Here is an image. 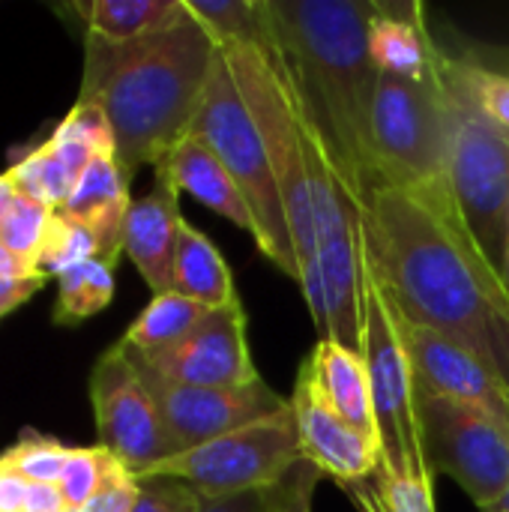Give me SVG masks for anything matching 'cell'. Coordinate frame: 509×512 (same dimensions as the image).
Returning a JSON list of instances; mask_svg holds the SVG:
<instances>
[{
    "mask_svg": "<svg viewBox=\"0 0 509 512\" xmlns=\"http://www.w3.org/2000/svg\"><path fill=\"white\" fill-rule=\"evenodd\" d=\"M174 291L207 309H222L240 297L222 252L213 246V240L204 231H198L186 219L180 222V234H177Z\"/></svg>",
    "mask_w": 509,
    "mask_h": 512,
    "instance_id": "cell-22",
    "label": "cell"
},
{
    "mask_svg": "<svg viewBox=\"0 0 509 512\" xmlns=\"http://www.w3.org/2000/svg\"><path fill=\"white\" fill-rule=\"evenodd\" d=\"M369 54L378 72L423 81L438 54L423 6L378 3L375 18L369 24Z\"/></svg>",
    "mask_w": 509,
    "mask_h": 512,
    "instance_id": "cell-20",
    "label": "cell"
},
{
    "mask_svg": "<svg viewBox=\"0 0 509 512\" xmlns=\"http://www.w3.org/2000/svg\"><path fill=\"white\" fill-rule=\"evenodd\" d=\"M129 207H132L129 180L117 156H96L84 168L81 180L75 183L60 213L87 225L99 240L102 261L117 267V258L123 255V225H126Z\"/></svg>",
    "mask_w": 509,
    "mask_h": 512,
    "instance_id": "cell-18",
    "label": "cell"
},
{
    "mask_svg": "<svg viewBox=\"0 0 509 512\" xmlns=\"http://www.w3.org/2000/svg\"><path fill=\"white\" fill-rule=\"evenodd\" d=\"M450 129V183L471 237L504 276L509 246V132L477 105L462 60L438 54Z\"/></svg>",
    "mask_w": 509,
    "mask_h": 512,
    "instance_id": "cell-5",
    "label": "cell"
},
{
    "mask_svg": "<svg viewBox=\"0 0 509 512\" xmlns=\"http://www.w3.org/2000/svg\"><path fill=\"white\" fill-rule=\"evenodd\" d=\"M186 6L216 45L270 39L267 0H186Z\"/></svg>",
    "mask_w": 509,
    "mask_h": 512,
    "instance_id": "cell-26",
    "label": "cell"
},
{
    "mask_svg": "<svg viewBox=\"0 0 509 512\" xmlns=\"http://www.w3.org/2000/svg\"><path fill=\"white\" fill-rule=\"evenodd\" d=\"M54 210H48L45 204L15 192L3 222H0V243L15 252L18 258H24L27 264L36 267V258H39V249H42V240H45V231H48V222H51Z\"/></svg>",
    "mask_w": 509,
    "mask_h": 512,
    "instance_id": "cell-29",
    "label": "cell"
},
{
    "mask_svg": "<svg viewBox=\"0 0 509 512\" xmlns=\"http://www.w3.org/2000/svg\"><path fill=\"white\" fill-rule=\"evenodd\" d=\"M273 501H276V489H261L231 498H204L198 512H273Z\"/></svg>",
    "mask_w": 509,
    "mask_h": 512,
    "instance_id": "cell-37",
    "label": "cell"
},
{
    "mask_svg": "<svg viewBox=\"0 0 509 512\" xmlns=\"http://www.w3.org/2000/svg\"><path fill=\"white\" fill-rule=\"evenodd\" d=\"M69 453H72V447L60 444L57 438H48L36 429H24L21 438L9 450H3L0 462L9 465L12 471H18L30 483L57 486Z\"/></svg>",
    "mask_w": 509,
    "mask_h": 512,
    "instance_id": "cell-28",
    "label": "cell"
},
{
    "mask_svg": "<svg viewBox=\"0 0 509 512\" xmlns=\"http://www.w3.org/2000/svg\"><path fill=\"white\" fill-rule=\"evenodd\" d=\"M135 501H138V480H135V474L123 462H117L111 456L96 495L87 501V507L81 512H132L135 510Z\"/></svg>",
    "mask_w": 509,
    "mask_h": 512,
    "instance_id": "cell-35",
    "label": "cell"
},
{
    "mask_svg": "<svg viewBox=\"0 0 509 512\" xmlns=\"http://www.w3.org/2000/svg\"><path fill=\"white\" fill-rule=\"evenodd\" d=\"M375 9L378 0H267L270 33L285 57L300 114L357 213L384 186L372 141L381 75L369 54Z\"/></svg>",
    "mask_w": 509,
    "mask_h": 512,
    "instance_id": "cell-2",
    "label": "cell"
},
{
    "mask_svg": "<svg viewBox=\"0 0 509 512\" xmlns=\"http://www.w3.org/2000/svg\"><path fill=\"white\" fill-rule=\"evenodd\" d=\"M492 512H509V486H507V492L501 495V501L492 507Z\"/></svg>",
    "mask_w": 509,
    "mask_h": 512,
    "instance_id": "cell-42",
    "label": "cell"
},
{
    "mask_svg": "<svg viewBox=\"0 0 509 512\" xmlns=\"http://www.w3.org/2000/svg\"><path fill=\"white\" fill-rule=\"evenodd\" d=\"M180 189L165 171H153V189L132 201L123 225V252L153 291H174V255L180 234Z\"/></svg>",
    "mask_w": 509,
    "mask_h": 512,
    "instance_id": "cell-16",
    "label": "cell"
},
{
    "mask_svg": "<svg viewBox=\"0 0 509 512\" xmlns=\"http://www.w3.org/2000/svg\"><path fill=\"white\" fill-rule=\"evenodd\" d=\"M153 171H165L180 192H189L204 207L216 210L219 216H225L228 222L243 228L258 246L261 231H258V222L252 216L240 186L234 183L228 168L219 162V156L201 138H195V135L183 138Z\"/></svg>",
    "mask_w": 509,
    "mask_h": 512,
    "instance_id": "cell-17",
    "label": "cell"
},
{
    "mask_svg": "<svg viewBox=\"0 0 509 512\" xmlns=\"http://www.w3.org/2000/svg\"><path fill=\"white\" fill-rule=\"evenodd\" d=\"M132 354L141 363H147L156 375L174 384L231 390L261 381L252 363V351L246 339V309L240 297L222 309H210L198 321V327L177 345L156 354H138V351Z\"/></svg>",
    "mask_w": 509,
    "mask_h": 512,
    "instance_id": "cell-13",
    "label": "cell"
},
{
    "mask_svg": "<svg viewBox=\"0 0 509 512\" xmlns=\"http://www.w3.org/2000/svg\"><path fill=\"white\" fill-rule=\"evenodd\" d=\"M126 354L132 357L141 381L147 384V390L156 402V411L162 417V426L174 447V456L195 450L207 441H216L228 432L246 429L258 420H267V417L279 414L282 408H288V402H291V399H282L264 381H255L249 387H231V390L174 384V381L156 375L129 348H126Z\"/></svg>",
    "mask_w": 509,
    "mask_h": 512,
    "instance_id": "cell-12",
    "label": "cell"
},
{
    "mask_svg": "<svg viewBox=\"0 0 509 512\" xmlns=\"http://www.w3.org/2000/svg\"><path fill=\"white\" fill-rule=\"evenodd\" d=\"M201 501L204 498L180 480L144 477V480H138V501H135L132 512H198Z\"/></svg>",
    "mask_w": 509,
    "mask_h": 512,
    "instance_id": "cell-33",
    "label": "cell"
},
{
    "mask_svg": "<svg viewBox=\"0 0 509 512\" xmlns=\"http://www.w3.org/2000/svg\"><path fill=\"white\" fill-rule=\"evenodd\" d=\"M360 252L405 318L450 336L509 387V291L453 186H378L360 210Z\"/></svg>",
    "mask_w": 509,
    "mask_h": 512,
    "instance_id": "cell-1",
    "label": "cell"
},
{
    "mask_svg": "<svg viewBox=\"0 0 509 512\" xmlns=\"http://www.w3.org/2000/svg\"><path fill=\"white\" fill-rule=\"evenodd\" d=\"M360 336H363V363L372 384L375 417L381 429V465L435 486V474L426 459L423 429L417 417V387L414 372L393 324V312L387 294L360 252Z\"/></svg>",
    "mask_w": 509,
    "mask_h": 512,
    "instance_id": "cell-7",
    "label": "cell"
},
{
    "mask_svg": "<svg viewBox=\"0 0 509 512\" xmlns=\"http://www.w3.org/2000/svg\"><path fill=\"white\" fill-rule=\"evenodd\" d=\"M213 57L216 42L195 18L135 42L84 33L78 102L105 111L129 183L144 165L156 168L189 138Z\"/></svg>",
    "mask_w": 509,
    "mask_h": 512,
    "instance_id": "cell-3",
    "label": "cell"
},
{
    "mask_svg": "<svg viewBox=\"0 0 509 512\" xmlns=\"http://www.w3.org/2000/svg\"><path fill=\"white\" fill-rule=\"evenodd\" d=\"M27 512H66L60 489L51 486V483H30Z\"/></svg>",
    "mask_w": 509,
    "mask_h": 512,
    "instance_id": "cell-39",
    "label": "cell"
},
{
    "mask_svg": "<svg viewBox=\"0 0 509 512\" xmlns=\"http://www.w3.org/2000/svg\"><path fill=\"white\" fill-rule=\"evenodd\" d=\"M72 9L81 15L84 33L105 42H135L192 18L186 0H90Z\"/></svg>",
    "mask_w": 509,
    "mask_h": 512,
    "instance_id": "cell-21",
    "label": "cell"
},
{
    "mask_svg": "<svg viewBox=\"0 0 509 512\" xmlns=\"http://www.w3.org/2000/svg\"><path fill=\"white\" fill-rule=\"evenodd\" d=\"M27 276H39V270L0 243V279H27Z\"/></svg>",
    "mask_w": 509,
    "mask_h": 512,
    "instance_id": "cell-40",
    "label": "cell"
},
{
    "mask_svg": "<svg viewBox=\"0 0 509 512\" xmlns=\"http://www.w3.org/2000/svg\"><path fill=\"white\" fill-rule=\"evenodd\" d=\"M318 483H321V471L306 459L297 462L294 471L276 486L273 512H312Z\"/></svg>",
    "mask_w": 509,
    "mask_h": 512,
    "instance_id": "cell-36",
    "label": "cell"
},
{
    "mask_svg": "<svg viewBox=\"0 0 509 512\" xmlns=\"http://www.w3.org/2000/svg\"><path fill=\"white\" fill-rule=\"evenodd\" d=\"M12 198H15V186H12V180L6 177V171H3V174H0V222H3V216H6Z\"/></svg>",
    "mask_w": 509,
    "mask_h": 512,
    "instance_id": "cell-41",
    "label": "cell"
},
{
    "mask_svg": "<svg viewBox=\"0 0 509 512\" xmlns=\"http://www.w3.org/2000/svg\"><path fill=\"white\" fill-rule=\"evenodd\" d=\"M114 300V267L102 258L84 261L57 279V300L51 321L60 327L81 324L99 315Z\"/></svg>",
    "mask_w": 509,
    "mask_h": 512,
    "instance_id": "cell-25",
    "label": "cell"
},
{
    "mask_svg": "<svg viewBox=\"0 0 509 512\" xmlns=\"http://www.w3.org/2000/svg\"><path fill=\"white\" fill-rule=\"evenodd\" d=\"M504 285H507V291H509V246H507V258H504Z\"/></svg>",
    "mask_w": 509,
    "mask_h": 512,
    "instance_id": "cell-43",
    "label": "cell"
},
{
    "mask_svg": "<svg viewBox=\"0 0 509 512\" xmlns=\"http://www.w3.org/2000/svg\"><path fill=\"white\" fill-rule=\"evenodd\" d=\"M6 177L12 180L15 192L45 204L54 213L63 210V204L69 201V195L78 183V177L60 159V153L51 147V141H42V144L18 153L6 168Z\"/></svg>",
    "mask_w": 509,
    "mask_h": 512,
    "instance_id": "cell-24",
    "label": "cell"
},
{
    "mask_svg": "<svg viewBox=\"0 0 509 512\" xmlns=\"http://www.w3.org/2000/svg\"><path fill=\"white\" fill-rule=\"evenodd\" d=\"M93 258H102L96 234L87 225H81L78 219L57 210L48 222V231H45V240H42V249L36 258V270L48 279L51 276L60 279L72 267L93 261Z\"/></svg>",
    "mask_w": 509,
    "mask_h": 512,
    "instance_id": "cell-27",
    "label": "cell"
},
{
    "mask_svg": "<svg viewBox=\"0 0 509 512\" xmlns=\"http://www.w3.org/2000/svg\"><path fill=\"white\" fill-rule=\"evenodd\" d=\"M306 363L315 375V384H318L324 402L354 432L381 444V429H378L375 402H372V384H369L363 357L333 339H318V345L306 357Z\"/></svg>",
    "mask_w": 509,
    "mask_h": 512,
    "instance_id": "cell-19",
    "label": "cell"
},
{
    "mask_svg": "<svg viewBox=\"0 0 509 512\" xmlns=\"http://www.w3.org/2000/svg\"><path fill=\"white\" fill-rule=\"evenodd\" d=\"M57 135L84 144L87 150H93L96 156H117V144H114V129L105 117V111L93 102H75L69 108V114L54 126Z\"/></svg>",
    "mask_w": 509,
    "mask_h": 512,
    "instance_id": "cell-32",
    "label": "cell"
},
{
    "mask_svg": "<svg viewBox=\"0 0 509 512\" xmlns=\"http://www.w3.org/2000/svg\"><path fill=\"white\" fill-rule=\"evenodd\" d=\"M297 462H303V444L294 405L288 402L279 414L177 453L138 474V480L168 477L192 486L201 498H231L276 489Z\"/></svg>",
    "mask_w": 509,
    "mask_h": 512,
    "instance_id": "cell-9",
    "label": "cell"
},
{
    "mask_svg": "<svg viewBox=\"0 0 509 512\" xmlns=\"http://www.w3.org/2000/svg\"><path fill=\"white\" fill-rule=\"evenodd\" d=\"M462 72L483 114L509 132V75L468 60H462Z\"/></svg>",
    "mask_w": 509,
    "mask_h": 512,
    "instance_id": "cell-34",
    "label": "cell"
},
{
    "mask_svg": "<svg viewBox=\"0 0 509 512\" xmlns=\"http://www.w3.org/2000/svg\"><path fill=\"white\" fill-rule=\"evenodd\" d=\"M270 18V15H267ZM243 102L249 105L255 126L261 132L270 168L279 183L288 228L294 237V252L300 264V291L306 297L318 339H327V297L318 255V231L306 168V123L291 87V75L273 33L267 42H225L219 45Z\"/></svg>",
    "mask_w": 509,
    "mask_h": 512,
    "instance_id": "cell-4",
    "label": "cell"
},
{
    "mask_svg": "<svg viewBox=\"0 0 509 512\" xmlns=\"http://www.w3.org/2000/svg\"><path fill=\"white\" fill-rule=\"evenodd\" d=\"M291 405H294V414H297L303 459L312 462L321 474L333 477L342 486V483L369 480L381 468V456H384L381 444H375V441L363 438L360 432H354L324 402L309 363L300 366Z\"/></svg>",
    "mask_w": 509,
    "mask_h": 512,
    "instance_id": "cell-15",
    "label": "cell"
},
{
    "mask_svg": "<svg viewBox=\"0 0 509 512\" xmlns=\"http://www.w3.org/2000/svg\"><path fill=\"white\" fill-rule=\"evenodd\" d=\"M108 459H111V453L102 450L99 444L96 447H72V453L63 465V474L57 480L66 512H81L87 507V501L96 495V489L105 477Z\"/></svg>",
    "mask_w": 509,
    "mask_h": 512,
    "instance_id": "cell-30",
    "label": "cell"
},
{
    "mask_svg": "<svg viewBox=\"0 0 509 512\" xmlns=\"http://www.w3.org/2000/svg\"><path fill=\"white\" fill-rule=\"evenodd\" d=\"M417 417L432 474L456 480L483 512L509 486V417L417 390Z\"/></svg>",
    "mask_w": 509,
    "mask_h": 512,
    "instance_id": "cell-10",
    "label": "cell"
},
{
    "mask_svg": "<svg viewBox=\"0 0 509 512\" xmlns=\"http://www.w3.org/2000/svg\"><path fill=\"white\" fill-rule=\"evenodd\" d=\"M390 312L405 345L417 390L509 417V387L486 363H480L468 348H462L450 336L405 318L393 303Z\"/></svg>",
    "mask_w": 509,
    "mask_h": 512,
    "instance_id": "cell-14",
    "label": "cell"
},
{
    "mask_svg": "<svg viewBox=\"0 0 509 512\" xmlns=\"http://www.w3.org/2000/svg\"><path fill=\"white\" fill-rule=\"evenodd\" d=\"M207 312H210L207 306H201L177 291L159 294L141 309V315L129 324V330L120 342L138 354L165 351V348L177 345L180 339H186Z\"/></svg>",
    "mask_w": 509,
    "mask_h": 512,
    "instance_id": "cell-23",
    "label": "cell"
},
{
    "mask_svg": "<svg viewBox=\"0 0 509 512\" xmlns=\"http://www.w3.org/2000/svg\"><path fill=\"white\" fill-rule=\"evenodd\" d=\"M438 54L423 81L387 72L378 75L372 141L384 183L399 189L453 186L447 102L438 75Z\"/></svg>",
    "mask_w": 509,
    "mask_h": 512,
    "instance_id": "cell-8",
    "label": "cell"
},
{
    "mask_svg": "<svg viewBox=\"0 0 509 512\" xmlns=\"http://www.w3.org/2000/svg\"><path fill=\"white\" fill-rule=\"evenodd\" d=\"M30 480L0 462V512H27Z\"/></svg>",
    "mask_w": 509,
    "mask_h": 512,
    "instance_id": "cell-38",
    "label": "cell"
},
{
    "mask_svg": "<svg viewBox=\"0 0 509 512\" xmlns=\"http://www.w3.org/2000/svg\"><path fill=\"white\" fill-rule=\"evenodd\" d=\"M189 135L201 138L219 156V162L228 168L234 183L240 186V192L258 222V231H261V240H258L261 255H267L288 279H294L300 285V264H297L294 237L288 228L276 174L270 168L255 117H252L249 105L243 102L237 81L231 75V66L219 45H216L210 78H207V87H204V96H201V105H198Z\"/></svg>",
    "mask_w": 509,
    "mask_h": 512,
    "instance_id": "cell-6",
    "label": "cell"
},
{
    "mask_svg": "<svg viewBox=\"0 0 509 512\" xmlns=\"http://www.w3.org/2000/svg\"><path fill=\"white\" fill-rule=\"evenodd\" d=\"M90 402L99 447L123 462L135 477L174 456L156 402L120 342L102 351L93 363Z\"/></svg>",
    "mask_w": 509,
    "mask_h": 512,
    "instance_id": "cell-11",
    "label": "cell"
},
{
    "mask_svg": "<svg viewBox=\"0 0 509 512\" xmlns=\"http://www.w3.org/2000/svg\"><path fill=\"white\" fill-rule=\"evenodd\" d=\"M369 480H372V489H375L381 512H438V507H435V486L402 477V474H396V471H390L384 465Z\"/></svg>",
    "mask_w": 509,
    "mask_h": 512,
    "instance_id": "cell-31",
    "label": "cell"
},
{
    "mask_svg": "<svg viewBox=\"0 0 509 512\" xmlns=\"http://www.w3.org/2000/svg\"><path fill=\"white\" fill-rule=\"evenodd\" d=\"M0 318H6V312H3V309H0Z\"/></svg>",
    "mask_w": 509,
    "mask_h": 512,
    "instance_id": "cell-44",
    "label": "cell"
}]
</instances>
